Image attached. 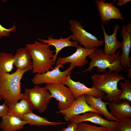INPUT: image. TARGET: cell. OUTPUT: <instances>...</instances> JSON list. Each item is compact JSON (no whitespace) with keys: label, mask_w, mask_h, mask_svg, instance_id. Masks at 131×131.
Listing matches in <instances>:
<instances>
[{"label":"cell","mask_w":131,"mask_h":131,"mask_svg":"<svg viewBox=\"0 0 131 131\" xmlns=\"http://www.w3.org/2000/svg\"><path fill=\"white\" fill-rule=\"evenodd\" d=\"M32 68L16 70L11 74L0 72V96L8 107L24 98V93L21 92V81L25 73Z\"/></svg>","instance_id":"6da1fadb"},{"label":"cell","mask_w":131,"mask_h":131,"mask_svg":"<svg viewBox=\"0 0 131 131\" xmlns=\"http://www.w3.org/2000/svg\"><path fill=\"white\" fill-rule=\"evenodd\" d=\"M90 78L93 82L92 87L105 93L103 98L104 101H112L117 103L121 101L119 97L121 90L118 89L117 85L119 81L125 79L122 75L109 71L100 74L94 73Z\"/></svg>","instance_id":"7a4b0ae2"},{"label":"cell","mask_w":131,"mask_h":131,"mask_svg":"<svg viewBox=\"0 0 131 131\" xmlns=\"http://www.w3.org/2000/svg\"><path fill=\"white\" fill-rule=\"evenodd\" d=\"M30 54L32 62V73L43 74L53 68V58L55 52L47 44L35 41L25 45Z\"/></svg>","instance_id":"3957f363"},{"label":"cell","mask_w":131,"mask_h":131,"mask_svg":"<svg viewBox=\"0 0 131 131\" xmlns=\"http://www.w3.org/2000/svg\"><path fill=\"white\" fill-rule=\"evenodd\" d=\"M120 53V50H118L114 54L107 55L104 53L103 49H97L88 56L91 60L89 67L78 73L91 72L95 67H96L98 71L101 72H105L107 69L110 72L119 73L122 71L127 72L121 65Z\"/></svg>","instance_id":"277c9868"},{"label":"cell","mask_w":131,"mask_h":131,"mask_svg":"<svg viewBox=\"0 0 131 131\" xmlns=\"http://www.w3.org/2000/svg\"><path fill=\"white\" fill-rule=\"evenodd\" d=\"M70 29L72 32L71 39L76 41L87 49H92L102 46L103 40H98L95 36L84 29L81 22L74 20L69 21Z\"/></svg>","instance_id":"5b68a950"},{"label":"cell","mask_w":131,"mask_h":131,"mask_svg":"<svg viewBox=\"0 0 131 131\" xmlns=\"http://www.w3.org/2000/svg\"><path fill=\"white\" fill-rule=\"evenodd\" d=\"M24 94V98L30 101L33 109H37L40 113L47 109L51 98L50 93L46 87L38 85L31 88H26Z\"/></svg>","instance_id":"8992f818"},{"label":"cell","mask_w":131,"mask_h":131,"mask_svg":"<svg viewBox=\"0 0 131 131\" xmlns=\"http://www.w3.org/2000/svg\"><path fill=\"white\" fill-rule=\"evenodd\" d=\"M45 87L50 93L51 98H54L58 101L59 111L68 108L75 100L71 90L63 83H47Z\"/></svg>","instance_id":"52a82bcc"},{"label":"cell","mask_w":131,"mask_h":131,"mask_svg":"<svg viewBox=\"0 0 131 131\" xmlns=\"http://www.w3.org/2000/svg\"><path fill=\"white\" fill-rule=\"evenodd\" d=\"M63 65H56L51 71L43 74H36L32 80L33 83L35 85L43 83H63L67 76L70 74L74 68L70 65L65 70L61 71L60 67L63 68Z\"/></svg>","instance_id":"ba28073f"},{"label":"cell","mask_w":131,"mask_h":131,"mask_svg":"<svg viewBox=\"0 0 131 131\" xmlns=\"http://www.w3.org/2000/svg\"><path fill=\"white\" fill-rule=\"evenodd\" d=\"M76 48V51L69 56L58 57L55 63L56 65H63L67 63H70V65H72L74 68L85 66L88 62L86 57L98 48L96 47L92 49H87L79 45Z\"/></svg>","instance_id":"9c48e42d"},{"label":"cell","mask_w":131,"mask_h":131,"mask_svg":"<svg viewBox=\"0 0 131 131\" xmlns=\"http://www.w3.org/2000/svg\"><path fill=\"white\" fill-rule=\"evenodd\" d=\"M70 74L67 76L63 82L67 86L72 92L75 99L84 94H89L95 98L103 99L105 95L104 92L92 87L89 88L79 81L75 82L71 78Z\"/></svg>","instance_id":"30bf717a"},{"label":"cell","mask_w":131,"mask_h":131,"mask_svg":"<svg viewBox=\"0 0 131 131\" xmlns=\"http://www.w3.org/2000/svg\"><path fill=\"white\" fill-rule=\"evenodd\" d=\"M85 94L82 95L75 99L72 104L64 110L56 112V113H61L64 115L65 120L68 121L73 117L83 114L86 112L93 111L98 113L97 111L92 108L87 103L85 100Z\"/></svg>","instance_id":"8fae6325"},{"label":"cell","mask_w":131,"mask_h":131,"mask_svg":"<svg viewBox=\"0 0 131 131\" xmlns=\"http://www.w3.org/2000/svg\"><path fill=\"white\" fill-rule=\"evenodd\" d=\"M95 1L102 24H107L112 19L124 20L120 9L114 5L113 3H107L102 0Z\"/></svg>","instance_id":"7c38bea8"},{"label":"cell","mask_w":131,"mask_h":131,"mask_svg":"<svg viewBox=\"0 0 131 131\" xmlns=\"http://www.w3.org/2000/svg\"><path fill=\"white\" fill-rule=\"evenodd\" d=\"M98 113L93 111L86 112L82 115H78L72 117L71 122L78 124L84 122L88 121L102 126L115 129L119 122L111 121L103 118Z\"/></svg>","instance_id":"4fadbf2b"},{"label":"cell","mask_w":131,"mask_h":131,"mask_svg":"<svg viewBox=\"0 0 131 131\" xmlns=\"http://www.w3.org/2000/svg\"><path fill=\"white\" fill-rule=\"evenodd\" d=\"M101 26L104 37V53L107 55L114 54L117 49L121 48L122 46V42L118 41L116 38L117 34L120 28L118 24L115 25L113 33L110 35H108L106 33L104 25L102 24Z\"/></svg>","instance_id":"5bb4252c"},{"label":"cell","mask_w":131,"mask_h":131,"mask_svg":"<svg viewBox=\"0 0 131 131\" xmlns=\"http://www.w3.org/2000/svg\"><path fill=\"white\" fill-rule=\"evenodd\" d=\"M40 41L48 44L49 46H54L56 49L55 53L53 58V66L55 63L59 52L62 49L68 47H76L79 43L76 41H71V35L66 38L60 37L59 39L53 38L52 36L48 37L47 39L38 38Z\"/></svg>","instance_id":"9a60e30c"},{"label":"cell","mask_w":131,"mask_h":131,"mask_svg":"<svg viewBox=\"0 0 131 131\" xmlns=\"http://www.w3.org/2000/svg\"><path fill=\"white\" fill-rule=\"evenodd\" d=\"M121 33L123 38L121 48L122 53L120 55V63L123 68H131V59L129 54L131 47V33L126 30L125 25L122 26Z\"/></svg>","instance_id":"2e32d148"},{"label":"cell","mask_w":131,"mask_h":131,"mask_svg":"<svg viewBox=\"0 0 131 131\" xmlns=\"http://www.w3.org/2000/svg\"><path fill=\"white\" fill-rule=\"evenodd\" d=\"M85 100L87 104L92 108L97 111L100 115H103L107 120L111 121H120L112 115L108 111L106 106L109 101L104 102L101 98H97L91 95H85Z\"/></svg>","instance_id":"e0dca14e"},{"label":"cell","mask_w":131,"mask_h":131,"mask_svg":"<svg viewBox=\"0 0 131 131\" xmlns=\"http://www.w3.org/2000/svg\"><path fill=\"white\" fill-rule=\"evenodd\" d=\"M131 103L124 100L118 103L109 101L108 105L111 115L120 121L126 117L131 118Z\"/></svg>","instance_id":"ac0fdd59"},{"label":"cell","mask_w":131,"mask_h":131,"mask_svg":"<svg viewBox=\"0 0 131 131\" xmlns=\"http://www.w3.org/2000/svg\"><path fill=\"white\" fill-rule=\"evenodd\" d=\"M14 66L17 70H22L32 67L31 56L27 48L26 47L20 48L17 50L13 56Z\"/></svg>","instance_id":"d6986e66"},{"label":"cell","mask_w":131,"mask_h":131,"mask_svg":"<svg viewBox=\"0 0 131 131\" xmlns=\"http://www.w3.org/2000/svg\"><path fill=\"white\" fill-rule=\"evenodd\" d=\"M2 118L0 128L3 131H16L21 130L27 124L19 117L8 113Z\"/></svg>","instance_id":"ffe728a7"},{"label":"cell","mask_w":131,"mask_h":131,"mask_svg":"<svg viewBox=\"0 0 131 131\" xmlns=\"http://www.w3.org/2000/svg\"><path fill=\"white\" fill-rule=\"evenodd\" d=\"M33 109L31 103L27 99L24 98L20 102L12 103L8 107L7 113L20 118L25 114L33 112Z\"/></svg>","instance_id":"44dd1931"},{"label":"cell","mask_w":131,"mask_h":131,"mask_svg":"<svg viewBox=\"0 0 131 131\" xmlns=\"http://www.w3.org/2000/svg\"><path fill=\"white\" fill-rule=\"evenodd\" d=\"M20 118L25 121L27 124H29L31 126H55L69 123L50 122L48 119L36 115L33 113V112L25 114Z\"/></svg>","instance_id":"7402d4cb"},{"label":"cell","mask_w":131,"mask_h":131,"mask_svg":"<svg viewBox=\"0 0 131 131\" xmlns=\"http://www.w3.org/2000/svg\"><path fill=\"white\" fill-rule=\"evenodd\" d=\"M14 55L12 53H0V72L9 73L14 68Z\"/></svg>","instance_id":"603a6c76"},{"label":"cell","mask_w":131,"mask_h":131,"mask_svg":"<svg viewBox=\"0 0 131 131\" xmlns=\"http://www.w3.org/2000/svg\"><path fill=\"white\" fill-rule=\"evenodd\" d=\"M124 81V82H120L121 93L119 99L121 100H126L131 102V82L128 79Z\"/></svg>","instance_id":"cb8c5ba5"},{"label":"cell","mask_w":131,"mask_h":131,"mask_svg":"<svg viewBox=\"0 0 131 131\" xmlns=\"http://www.w3.org/2000/svg\"><path fill=\"white\" fill-rule=\"evenodd\" d=\"M78 131H111L112 129L103 126L98 127L86 123H80L77 124Z\"/></svg>","instance_id":"d4e9b609"},{"label":"cell","mask_w":131,"mask_h":131,"mask_svg":"<svg viewBox=\"0 0 131 131\" xmlns=\"http://www.w3.org/2000/svg\"><path fill=\"white\" fill-rule=\"evenodd\" d=\"M115 129L117 131H131V118L126 117L120 121Z\"/></svg>","instance_id":"484cf974"},{"label":"cell","mask_w":131,"mask_h":131,"mask_svg":"<svg viewBox=\"0 0 131 131\" xmlns=\"http://www.w3.org/2000/svg\"><path fill=\"white\" fill-rule=\"evenodd\" d=\"M16 29V26L15 23L12 27L9 29L5 28L0 24V39L2 37L9 36L10 33L15 32Z\"/></svg>","instance_id":"4316f807"},{"label":"cell","mask_w":131,"mask_h":131,"mask_svg":"<svg viewBox=\"0 0 131 131\" xmlns=\"http://www.w3.org/2000/svg\"><path fill=\"white\" fill-rule=\"evenodd\" d=\"M77 124L72 122H70L66 128H63L61 131H78L77 129Z\"/></svg>","instance_id":"83f0119b"},{"label":"cell","mask_w":131,"mask_h":131,"mask_svg":"<svg viewBox=\"0 0 131 131\" xmlns=\"http://www.w3.org/2000/svg\"><path fill=\"white\" fill-rule=\"evenodd\" d=\"M8 107L4 103L2 105H0V116L3 117L8 113Z\"/></svg>","instance_id":"f1b7e54d"},{"label":"cell","mask_w":131,"mask_h":131,"mask_svg":"<svg viewBox=\"0 0 131 131\" xmlns=\"http://www.w3.org/2000/svg\"><path fill=\"white\" fill-rule=\"evenodd\" d=\"M130 1L131 0H119L117 4L118 6H122Z\"/></svg>","instance_id":"f546056e"},{"label":"cell","mask_w":131,"mask_h":131,"mask_svg":"<svg viewBox=\"0 0 131 131\" xmlns=\"http://www.w3.org/2000/svg\"><path fill=\"white\" fill-rule=\"evenodd\" d=\"M131 24L130 22L128 25H125L126 31L128 32L131 33Z\"/></svg>","instance_id":"4dcf8cb0"},{"label":"cell","mask_w":131,"mask_h":131,"mask_svg":"<svg viewBox=\"0 0 131 131\" xmlns=\"http://www.w3.org/2000/svg\"><path fill=\"white\" fill-rule=\"evenodd\" d=\"M128 72V77L130 79H131V68H126Z\"/></svg>","instance_id":"1f68e13d"},{"label":"cell","mask_w":131,"mask_h":131,"mask_svg":"<svg viewBox=\"0 0 131 131\" xmlns=\"http://www.w3.org/2000/svg\"><path fill=\"white\" fill-rule=\"evenodd\" d=\"M111 131H117L116 129H114V130H112Z\"/></svg>","instance_id":"d6a6232c"},{"label":"cell","mask_w":131,"mask_h":131,"mask_svg":"<svg viewBox=\"0 0 131 131\" xmlns=\"http://www.w3.org/2000/svg\"><path fill=\"white\" fill-rule=\"evenodd\" d=\"M2 99V98L0 96V100H1Z\"/></svg>","instance_id":"836d02e7"}]
</instances>
